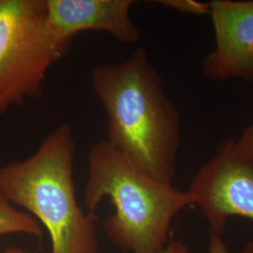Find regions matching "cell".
Instances as JSON below:
<instances>
[{
    "label": "cell",
    "mask_w": 253,
    "mask_h": 253,
    "mask_svg": "<svg viewBox=\"0 0 253 253\" xmlns=\"http://www.w3.org/2000/svg\"><path fill=\"white\" fill-rule=\"evenodd\" d=\"M156 4L181 13L191 15H210L211 3H203L195 0H160Z\"/></svg>",
    "instance_id": "9c48e42d"
},
{
    "label": "cell",
    "mask_w": 253,
    "mask_h": 253,
    "mask_svg": "<svg viewBox=\"0 0 253 253\" xmlns=\"http://www.w3.org/2000/svg\"><path fill=\"white\" fill-rule=\"evenodd\" d=\"M133 0H46V21L59 42L72 43L84 31L104 32L125 43H135L139 29L131 19Z\"/></svg>",
    "instance_id": "52a82bcc"
},
{
    "label": "cell",
    "mask_w": 253,
    "mask_h": 253,
    "mask_svg": "<svg viewBox=\"0 0 253 253\" xmlns=\"http://www.w3.org/2000/svg\"><path fill=\"white\" fill-rule=\"evenodd\" d=\"M189 191L195 196L210 227L223 235L231 217L253 221V167L239 152L235 140L228 138L192 178Z\"/></svg>",
    "instance_id": "5b68a950"
},
{
    "label": "cell",
    "mask_w": 253,
    "mask_h": 253,
    "mask_svg": "<svg viewBox=\"0 0 253 253\" xmlns=\"http://www.w3.org/2000/svg\"><path fill=\"white\" fill-rule=\"evenodd\" d=\"M235 143L239 152L253 167V119Z\"/></svg>",
    "instance_id": "30bf717a"
},
{
    "label": "cell",
    "mask_w": 253,
    "mask_h": 253,
    "mask_svg": "<svg viewBox=\"0 0 253 253\" xmlns=\"http://www.w3.org/2000/svg\"><path fill=\"white\" fill-rule=\"evenodd\" d=\"M14 234L40 238L42 235V228L36 218L11 204L0 189V236Z\"/></svg>",
    "instance_id": "ba28073f"
},
{
    "label": "cell",
    "mask_w": 253,
    "mask_h": 253,
    "mask_svg": "<svg viewBox=\"0 0 253 253\" xmlns=\"http://www.w3.org/2000/svg\"><path fill=\"white\" fill-rule=\"evenodd\" d=\"M161 253H190L189 247L179 240H171Z\"/></svg>",
    "instance_id": "7c38bea8"
},
{
    "label": "cell",
    "mask_w": 253,
    "mask_h": 253,
    "mask_svg": "<svg viewBox=\"0 0 253 253\" xmlns=\"http://www.w3.org/2000/svg\"><path fill=\"white\" fill-rule=\"evenodd\" d=\"M90 80L107 116L106 141L154 179L172 184L180 115L145 49L122 62L96 66Z\"/></svg>",
    "instance_id": "6da1fadb"
},
{
    "label": "cell",
    "mask_w": 253,
    "mask_h": 253,
    "mask_svg": "<svg viewBox=\"0 0 253 253\" xmlns=\"http://www.w3.org/2000/svg\"><path fill=\"white\" fill-rule=\"evenodd\" d=\"M208 253H230L227 248L225 242L222 239L221 235H215L210 233ZM236 253H253V241H249L245 245L243 249Z\"/></svg>",
    "instance_id": "8fae6325"
},
{
    "label": "cell",
    "mask_w": 253,
    "mask_h": 253,
    "mask_svg": "<svg viewBox=\"0 0 253 253\" xmlns=\"http://www.w3.org/2000/svg\"><path fill=\"white\" fill-rule=\"evenodd\" d=\"M87 160L84 203L88 212L95 214L104 199L116 209L104 223L109 238L126 253H162L169 243L173 218L183 209L195 206V196L154 179L106 139L91 147Z\"/></svg>",
    "instance_id": "7a4b0ae2"
},
{
    "label": "cell",
    "mask_w": 253,
    "mask_h": 253,
    "mask_svg": "<svg viewBox=\"0 0 253 253\" xmlns=\"http://www.w3.org/2000/svg\"><path fill=\"white\" fill-rule=\"evenodd\" d=\"M46 0H0V116L42 95L47 73L70 50L47 26Z\"/></svg>",
    "instance_id": "277c9868"
},
{
    "label": "cell",
    "mask_w": 253,
    "mask_h": 253,
    "mask_svg": "<svg viewBox=\"0 0 253 253\" xmlns=\"http://www.w3.org/2000/svg\"><path fill=\"white\" fill-rule=\"evenodd\" d=\"M74 157L73 127L63 122L34 153L0 168V189L48 230L52 253H99L96 214L76 198Z\"/></svg>",
    "instance_id": "3957f363"
},
{
    "label": "cell",
    "mask_w": 253,
    "mask_h": 253,
    "mask_svg": "<svg viewBox=\"0 0 253 253\" xmlns=\"http://www.w3.org/2000/svg\"><path fill=\"white\" fill-rule=\"evenodd\" d=\"M210 16L215 47L204 58L206 77L253 81V0H215Z\"/></svg>",
    "instance_id": "8992f818"
},
{
    "label": "cell",
    "mask_w": 253,
    "mask_h": 253,
    "mask_svg": "<svg viewBox=\"0 0 253 253\" xmlns=\"http://www.w3.org/2000/svg\"><path fill=\"white\" fill-rule=\"evenodd\" d=\"M2 253H37V252H32V251H26V250H22V249H19V248H14V247H11V248H8L6 249L4 252Z\"/></svg>",
    "instance_id": "4fadbf2b"
}]
</instances>
